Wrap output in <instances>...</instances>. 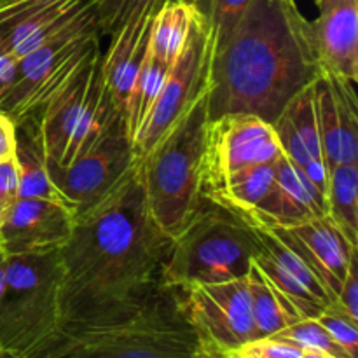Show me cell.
Here are the masks:
<instances>
[{
  "mask_svg": "<svg viewBox=\"0 0 358 358\" xmlns=\"http://www.w3.org/2000/svg\"><path fill=\"white\" fill-rule=\"evenodd\" d=\"M170 241L147 208L138 157L103 201L76 217L69 241L58 248L59 325L138 308L163 285Z\"/></svg>",
  "mask_w": 358,
  "mask_h": 358,
  "instance_id": "obj_1",
  "label": "cell"
},
{
  "mask_svg": "<svg viewBox=\"0 0 358 358\" xmlns=\"http://www.w3.org/2000/svg\"><path fill=\"white\" fill-rule=\"evenodd\" d=\"M322 73L311 21L294 0H250L233 30L213 44L208 119L252 114L273 124Z\"/></svg>",
  "mask_w": 358,
  "mask_h": 358,
  "instance_id": "obj_2",
  "label": "cell"
},
{
  "mask_svg": "<svg viewBox=\"0 0 358 358\" xmlns=\"http://www.w3.org/2000/svg\"><path fill=\"white\" fill-rule=\"evenodd\" d=\"M199 350L178 289L163 283L128 313L65 322L24 358H196Z\"/></svg>",
  "mask_w": 358,
  "mask_h": 358,
  "instance_id": "obj_3",
  "label": "cell"
},
{
  "mask_svg": "<svg viewBox=\"0 0 358 358\" xmlns=\"http://www.w3.org/2000/svg\"><path fill=\"white\" fill-rule=\"evenodd\" d=\"M208 84L163 138L140 157L143 194L157 229L173 240L203 203Z\"/></svg>",
  "mask_w": 358,
  "mask_h": 358,
  "instance_id": "obj_4",
  "label": "cell"
},
{
  "mask_svg": "<svg viewBox=\"0 0 358 358\" xmlns=\"http://www.w3.org/2000/svg\"><path fill=\"white\" fill-rule=\"evenodd\" d=\"M257 254L255 227L229 210L203 198L201 206L170 241L161 282L171 289L194 283L245 278Z\"/></svg>",
  "mask_w": 358,
  "mask_h": 358,
  "instance_id": "obj_5",
  "label": "cell"
},
{
  "mask_svg": "<svg viewBox=\"0 0 358 358\" xmlns=\"http://www.w3.org/2000/svg\"><path fill=\"white\" fill-rule=\"evenodd\" d=\"M119 114L105 86L98 48L38 112L45 164L70 166L100 142Z\"/></svg>",
  "mask_w": 358,
  "mask_h": 358,
  "instance_id": "obj_6",
  "label": "cell"
},
{
  "mask_svg": "<svg viewBox=\"0 0 358 358\" xmlns=\"http://www.w3.org/2000/svg\"><path fill=\"white\" fill-rule=\"evenodd\" d=\"M58 250L7 255L6 287L0 301V355L24 358L58 329Z\"/></svg>",
  "mask_w": 358,
  "mask_h": 358,
  "instance_id": "obj_7",
  "label": "cell"
},
{
  "mask_svg": "<svg viewBox=\"0 0 358 358\" xmlns=\"http://www.w3.org/2000/svg\"><path fill=\"white\" fill-rule=\"evenodd\" d=\"M96 7L42 42L17 62L16 79L0 100L13 121L41 112L45 101L100 48Z\"/></svg>",
  "mask_w": 358,
  "mask_h": 358,
  "instance_id": "obj_8",
  "label": "cell"
},
{
  "mask_svg": "<svg viewBox=\"0 0 358 358\" xmlns=\"http://www.w3.org/2000/svg\"><path fill=\"white\" fill-rule=\"evenodd\" d=\"M138 157L126 128V119L119 114L100 142L77 157L70 166H48V170L66 208L79 217L103 201L131 171Z\"/></svg>",
  "mask_w": 358,
  "mask_h": 358,
  "instance_id": "obj_9",
  "label": "cell"
},
{
  "mask_svg": "<svg viewBox=\"0 0 358 358\" xmlns=\"http://www.w3.org/2000/svg\"><path fill=\"white\" fill-rule=\"evenodd\" d=\"M212 51L213 37L210 23L203 14H198L192 23L184 51L168 70L152 110L149 112L140 131L133 138L136 157L145 156L205 90L208 84Z\"/></svg>",
  "mask_w": 358,
  "mask_h": 358,
  "instance_id": "obj_10",
  "label": "cell"
},
{
  "mask_svg": "<svg viewBox=\"0 0 358 358\" xmlns=\"http://www.w3.org/2000/svg\"><path fill=\"white\" fill-rule=\"evenodd\" d=\"M178 294L203 346L233 352L255 341L247 276L224 283H194L178 289Z\"/></svg>",
  "mask_w": 358,
  "mask_h": 358,
  "instance_id": "obj_11",
  "label": "cell"
},
{
  "mask_svg": "<svg viewBox=\"0 0 358 358\" xmlns=\"http://www.w3.org/2000/svg\"><path fill=\"white\" fill-rule=\"evenodd\" d=\"M271 122L252 114H226L208 121L203 154V192L250 166L282 157Z\"/></svg>",
  "mask_w": 358,
  "mask_h": 358,
  "instance_id": "obj_12",
  "label": "cell"
},
{
  "mask_svg": "<svg viewBox=\"0 0 358 358\" xmlns=\"http://www.w3.org/2000/svg\"><path fill=\"white\" fill-rule=\"evenodd\" d=\"M76 215L58 201L16 198L0 222L6 255L44 254L62 248L72 234Z\"/></svg>",
  "mask_w": 358,
  "mask_h": 358,
  "instance_id": "obj_13",
  "label": "cell"
},
{
  "mask_svg": "<svg viewBox=\"0 0 358 358\" xmlns=\"http://www.w3.org/2000/svg\"><path fill=\"white\" fill-rule=\"evenodd\" d=\"M269 231L299 255L322 283L332 304H336L350 262L358 254V247L346 240L327 215L299 226L273 227Z\"/></svg>",
  "mask_w": 358,
  "mask_h": 358,
  "instance_id": "obj_14",
  "label": "cell"
},
{
  "mask_svg": "<svg viewBox=\"0 0 358 358\" xmlns=\"http://www.w3.org/2000/svg\"><path fill=\"white\" fill-rule=\"evenodd\" d=\"M315 112L325 166L358 163V100L355 83L322 73L313 83Z\"/></svg>",
  "mask_w": 358,
  "mask_h": 358,
  "instance_id": "obj_15",
  "label": "cell"
},
{
  "mask_svg": "<svg viewBox=\"0 0 358 358\" xmlns=\"http://www.w3.org/2000/svg\"><path fill=\"white\" fill-rule=\"evenodd\" d=\"M255 227V226H254ZM257 254L254 264L292 303L301 318H317L332 301L317 276L275 233L255 227Z\"/></svg>",
  "mask_w": 358,
  "mask_h": 358,
  "instance_id": "obj_16",
  "label": "cell"
},
{
  "mask_svg": "<svg viewBox=\"0 0 358 358\" xmlns=\"http://www.w3.org/2000/svg\"><path fill=\"white\" fill-rule=\"evenodd\" d=\"M327 215V199L299 166L280 157L275 180L252 215L250 224L262 229L294 227Z\"/></svg>",
  "mask_w": 358,
  "mask_h": 358,
  "instance_id": "obj_17",
  "label": "cell"
},
{
  "mask_svg": "<svg viewBox=\"0 0 358 358\" xmlns=\"http://www.w3.org/2000/svg\"><path fill=\"white\" fill-rule=\"evenodd\" d=\"M318 17L311 21L315 51L322 72L357 83L358 0H317Z\"/></svg>",
  "mask_w": 358,
  "mask_h": 358,
  "instance_id": "obj_18",
  "label": "cell"
},
{
  "mask_svg": "<svg viewBox=\"0 0 358 358\" xmlns=\"http://www.w3.org/2000/svg\"><path fill=\"white\" fill-rule=\"evenodd\" d=\"M282 154L308 175L327 199V166L322 154L313 84L289 101L273 122Z\"/></svg>",
  "mask_w": 358,
  "mask_h": 358,
  "instance_id": "obj_19",
  "label": "cell"
},
{
  "mask_svg": "<svg viewBox=\"0 0 358 358\" xmlns=\"http://www.w3.org/2000/svg\"><path fill=\"white\" fill-rule=\"evenodd\" d=\"M156 2L136 10L114 35L105 55H101V72L105 86L115 108L124 115L135 77L149 55L150 27Z\"/></svg>",
  "mask_w": 358,
  "mask_h": 358,
  "instance_id": "obj_20",
  "label": "cell"
},
{
  "mask_svg": "<svg viewBox=\"0 0 358 358\" xmlns=\"http://www.w3.org/2000/svg\"><path fill=\"white\" fill-rule=\"evenodd\" d=\"M14 126H16L14 157L17 166V198L49 199L65 205L49 177L41 129H38V112L17 119L14 121Z\"/></svg>",
  "mask_w": 358,
  "mask_h": 358,
  "instance_id": "obj_21",
  "label": "cell"
},
{
  "mask_svg": "<svg viewBox=\"0 0 358 358\" xmlns=\"http://www.w3.org/2000/svg\"><path fill=\"white\" fill-rule=\"evenodd\" d=\"M275 164H259L241 170L220 182L215 187L203 192V198L250 224L252 215L275 180Z\"/></svg>",
  "mask_w": 358,
  "mask_h": 358,
  "instance_id": "obj_22",
  "label": "cell"
},
{
  "mask_svg": "<svg viewBox=\"0 0 358 358\" xmlns=\"http://www.w3.org/2000/svg\"><path fill=\"white\" fill-rule=\"evenodd\" d=\"M247 283L248 292H250L255 341L271 338L287 325L303 320L292 303L271 285V282L262 275V271L255 264H252L248 271Z\"/></svg>",
  "mask_w": 358,
  "mask_h": 358,
  "instance_id": "obj_23",
  "label": "cell"
},
{
  "mask_svg": "<svg viewBox=\"0 0 358 358\" xmlns=\"http://www.w3.org/2000/svg\"><path fill=\"white\" fill-rule=\"evenodd\" d=\"M198 14H201L198 9L178 0H168L157 6L150 27L149 51L166 65H173L184 51Z\"/></svg>",
  "mask_w": 358,
  "mask_h": 358,
  "instance_id": "obj_24",
  "label": "cell"
},
{
  "mask_svg": "<svg viewBox=\"0 0 358 358\" xmlns=\"http://www.w3.org/2000/svg\"><path fill=\"white\" fill-rule=\"evenodd\" d=\"M327 217L358 247V163H339L327 170Z\"/></svg>",
  "mask_w": 358,
  "mask_h": 358,
  "instance_id": "obj_25",
  "label": "cell"
},
{
  "mask_svg": "<svg viewBox=\"0 0 358 358\" xmlns=\"http://www.w3.org/2000/svg\"><path fill=\"white\" fill-rule=\"evenodd\" d=\"M168 70H170V65L161 62L159 58H156L149 51L142 69L136 73L124 110L126 128H128L131 142L136 133L140 131V128H142L149 112L152 110L154 103H156L157 96L161 93V87L164 84V79L168 76Z\"/></svg>",
  "mask_w": 358,
  "mask_h": 358,
  "instance_id": "obj_26",
  "label": "cell"
},
{
  "mask_svg": "<svg viewBox=\"0 0 358 358\" xmlns=\"http://www.w3.org/2000/svg\"><path fill=\"white\" fill-rule=\"evenodd\" d=\"M271 338L296 345L303 350L325 353L332 358H352L327 334V331L318 324L317 318H303L296 324L287 325Z\"/></svg>",
  "mask_w": 358,
  "mask_h": 358,
  "instance_id": "obj_27",
  "label": "cell"
},
{
  "mask_svg": "<svg viewBox=\"0 0 358 358\" xmlns=\"http://www.w3.org/2000/svg\"><path fill=\"white\" fill-rule=\"evenodd\" d=\"M317 322L327 331V334L345 350L352 358L358 353V322L352 320L336 304L325 308L317 317Z\"/></svg>",
  "mask_w": 358,
  "mask_h": 358,
  "instance_id": "obj_28",
  "label": "cell"
},
{
  "mask_svg": "<svg viewBox=\"0 0 358 358\" xmlns=\"http://www.w3.org/2000/svg\"><path fill=\"white\" fill-rule=\"evenodd\" d=\"M156 0H100L96 7L100 35H114L136 10Z\"/></svg>",
  "mask_w": 358,
  "mask_h": 358,
  "instance_id": "obj_29",
  "label": "cell"
},
{
  "mask_svg": "<svg viewBox=\"0 0 358 358\" xmlns=\"http://www.w3.org/2000/svg\"><path fill=\"white\" fill-rule=\"evenodd\" d=\"M250 0H212L208 14L213 44H219L236 24Z\"/></svg>",
  "mask_w": 358,
  "mask_h": 358,
  "instance_id": "obj_30",
  "label": "cell"
},
{
  "mask_svg": "<svg viewBox=\"0 0 358 358\" xmlns=\"http://www.w3.org/2000/svg\"><path fill=\"white\" fill-rule=\"evenodd\" d=\"M336 306L341 308L352 320L358 322V254L350 262L345 283L339 290Z\"/></svg>",
  "mask_w": 358,
  "mask_h": 358,
  "instance_id": "obj_31",
  "label": "cell"
},
{
  "mask_svg": "<svg viewBox=\"0 0 358 358\" xmlns=\"http://www.w3.org/2000/svg\"><path fill=\"white\" fill-rule=\"evenodd\" d=\"M0 196L9 201L17 198V166L14 156L0 161Z\"/></svg>",
  "mask_w": 358,
  "mask_h": 358,
  "instance_id": "obj_32",
  "label": "cell"
},
{
  "mask_svg": "<svg viewBox=\"0 0 358 358\" xmlns=\"http://www.w3.org/2000/svg\"><path fill=\"white\" fill-rule=\"evenodd\" d=\"M17 62L20 59L0 42V100L6 96L9 87L13 86L17 72Z\"/></svg>",
  "mask_w": 358,
  "mask_h": 358,
  "instance_id": "obj_33",
  "label": "cell"
},
{
  "mask_svg": "<svg viewBox=\"0 0 358 358\" xmlns=\"http://www.w3.org/2000/svg\"><path fill=\"white\" fill-rule=\"evenodd\" d=\"M16 149V126L14 121L0 112V161L14 156Z\"/></svg>",
  "mask_w": 358,
  "mask_h": 358,
  "instance_id": "obj_34",
  "label": "cell"
},
{
  "mask_svg": "<svg viewBox=\"0 0 358 358\" xmlns=\"http://www.w3.org/2000/svg\"><path fill=\"white\" fill-rule=\"evenodd\" d=\"M163 2H168V0H156L157 6H161ZM178 2H185L189 6H192L194 9H198L203 16L208 20V14H210V6H212V0H178Z\"/></svg>",
  "mask_w": 358,
  "mask_h": 358,
  "instance_id": "obj_35",
  "label": "cell"
},
{
  "mask_svg": "<svg viewBox=\"0 0 358 358\" xmlns=\"http://www.w3.org/2000/svg\"><path fill=\"white\" fill-rule=\"evenodd\" d=\"M196 358H226V352H220V350L201 345V350H199L198 357Z\"/></svg>",
  "mask_w": 358,
  "mask_h": 358,
  "instance_id": "obj_36",
  "label": "cell"
},
{
  "mask_svg": "<svg viewBox=\"0 0 358 358\" xmlns=\"http://www.w3.org/2000/svg\"><path fill=\"white\" fill-rule=\"evenodd\" d=\"M6 259L7 255L3 254V250L0 248V301H2L3 287H6Z\"/></svg>",
  "mask_w": 358,
  "mask_h": 358,
  "instance_id": "obj_37",
  "label": "cell"
},
{
  "mask_svg": "<svg viewBox=\"0 0 358 358\" xmlns=\"http://www.w3.org/2000/svg\"><path fill=\"white\" fill-rule=\"evenodd\" d=\"M10 203H13V201H9V199H7V198L0 196V222H2L3 215H6V212H7V208H9Z\"/></svg>",
  "mask_w": 358,
  "mask_h": 358,
  "instance_id": "obj_38",
  "label": "cell"
},
{
  "mask_svg": "<svg viewBox=\"0 0 358 358\" xmlns=\"http://www.w3.org/2000/svg\"><path fill=\"white\" fill-rule=\"evenodd\" d=\"M226 358H243L240 350H233V352H226Z\"/></svg>",
  "mask_w": 358,
  "mask_h": 358,
  "instance_id": "obj_39",
  "label": "cell"
},
{
  "mask_svg": "<svg viewBox=\"0 0 358 358\" xmlns=\"http://www.w3.org/2000/svg\"><path fill=\"white\" fill-rule=\"evenodd\" d=\"M325 358H332V357H325Z\"/></svg>",
  "mask_w": 358,
  "mask_h": 358,
  "instance_id": "obj_40",
  "label": "cell"
},
{
  "mask_svg": "<svg viewBox=\"0 0 358 358\" xmlns=\"http://www.w3.org/2000/svg\"><path fill=\"white\" fill-rule=\"evenodd\" d=\"M0 358H2V357H0Z\"/></svg>",
  "mask_w": 358,
  "mask_h": 358,
  "instance_id": "obj_41",
  "label": "cell"
}]
</instances>
